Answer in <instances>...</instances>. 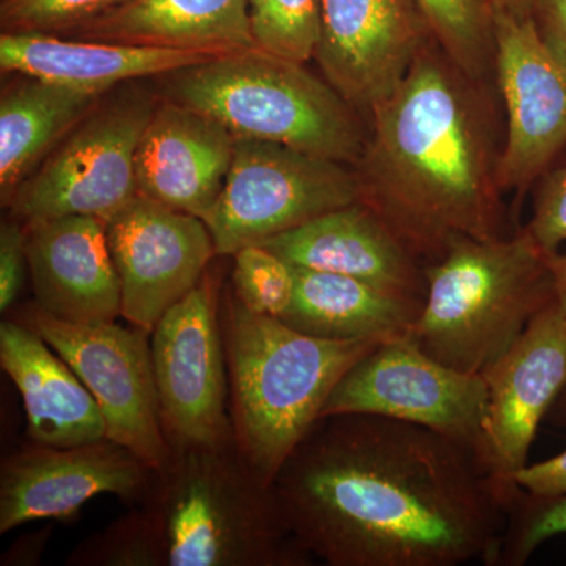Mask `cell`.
<instances>
[{
	"mask_svg": "<svg viewBox=\"0 0 566 566\" xmlns=\"http://www.w3.org/2000/svg\"><path fill=\"white\" fill-rule=\"evenodd\" d=\"M126 82L104 93L6 205L24 226L93 216L107 221L137 196L136 155L158 106L156 85Z\"/></svg>",
	"mask_w": 566,
	"mask_h": 566,
	"instance_id": "7",
	"label": "cell"
},
{
	"mask_svg": "<svg viewBox=\"0 0 566 566\" xmlns=\"http://www.w3.org/2000/svg\"><path fill=\"white\" fill-rule=\"evenodd\" d=\"M262 245L294 268L348 275L417 300L427 294V264L360 200L324 212Z\"/></svg>",
	"mask_w": 566,
	"mask_h": 566,
	"instance_id": "19",
	"label": "cell"
},
{
	"mask_svg": "<svg viewBox=\"0 0 566 566\" xmlns=\"http://www.w3.org/2000/svg\"><path fill=\"white\" fill-rule=\"evenodd\" d=\"M547 263L553 273L558 311L566 316V253L560 251L547 253Z\"/></svg>",
	"mask_w": 566,
	"mask_h": 566,
	"instance_id": "36",
	"label": "cell"
},
{
	"mask_svg": "<svg viewBox=\"0 0 566 566\" xmlns=\"http://www.w3.org/2000/svg\"><path fill=\"white\" fill-rule=\"evenodd\" d=\"M156 479V469L107 438L71 447L29 441L0 464V534L35 521L73 520L103 494L139 505Z\"/></svg>",
	"mask_w": 566,
	"mask_h": 566,
	"instance_id": "13",
	"label": "cell"
},
{
	"mask_svg": "<svg viewBox=\"0 0 566 566\" xmlns=\"http://www.w3.org/2000/svg\"><path fill=\"white\" fill-rule=\"evenodd\" d=\"M322 0H249L256 50L308 63L319 39Z\"/></svg>",
	"mask_w": 566,
	"mask_h": 566,
	"instance_id": "27",
	"label": "cell"
},
{
	"mask_svg": "<svg viewBox=\"0 0 566 566\" xmlns=\"http://www.w3.org/2000/svg\"><path fill=\"white\" fill-rule=\"evenodd\" d=\"M221 55L65 39L44 33H0V70L104 95L126 82L155 80Z\"/></svg>",
	"mask_w": 566,
	"mask_h": 566,
	"instance_id": "21",
	"label": "cell"
},
{
	"mask_svg": "<svg viewBox=\"0 0 566 566\" xmlns=\"http://www.w3.org/2000/svg\"><path fill=\"white\" fill-rule=\"evenodd\" d=\"M134 0H0V29L63 36Z\"/></svg>",
	"mask_w": 566,
	"mask_h": 566,
	"instance_id": "30",
	"label": "cell"
},
{
	"mask_svg": "<svg viewBox=\"0 0 566 566\" xmlns=\"http://www.w3.org/2000/svg\"><path fill=\"white\" fill-rule=\"evenodd\" d=\"M546 420L556 427H566V382L557 400L554 401L553 408L547 412Z\"/></svg>",
	"mask_w": 566,
	"mask_h": 566,
	"instance_id": "37",
	"label": "cell"
},
{
	"mask_svg": "<svg viewBox=\"0 0 566 566\" xmlns=\"http://www.w3.org/2000/svg\"><path fill=\"white\" fill-rule=\"evenodd\" d=\"M25 227L33 303L44 314L70 324L122 318L120 279L107 243L106 221L65 216Z\"/></svg>",
	"mask_w": 566,
	"mask_h": 566,
	"instance_id": "18",
	"label": "cell"
},
{
	"mask_svg": "<svg viewBox=\"0 0 566 566\" xmlns=\"http://www.w3.org/2000/svg\"><path fill=\"white\" fill-rule=\"evenodd\" d=\"M7 316L35 331L76 371L98 403L107 439L128 447L158 472L169 464L174 452L159 411L151 334L117 322H59L33 301Z\"/></svg>",
	"mask_w": 566,
	"mask_h": 566,
	"instance_id": "10",
	"label": "cell"
},
{
	"mask_svg": "<svg viewBox=\"0 0 566 566\" xmlns=\"http://www.w3.org/2000/svg\"><path fill=\"white\" fill-rule=\"evenodd\" d=\"M169 566H311L314 556L234 442L175 450L147 501Z\"/></svg>",
	"mask_w": 566,
	"mask_h": 566,
	"instance_id": "5",
	"label": "cell"
},
{
	"mask_svg": "<svg viewBox=\"0 0 566 566\" xmlns=\"http://www.w3.org/2000/svg\"><path fill=\"white\" fill-rule=\"evenodd\" d=\"M0 365L21 395L29 441L71 447L106 438L98 403L76 371L41 335L9 316L0 324Z\"/></svg>",
	"mask_w": 566,
	"mask_h": 566,
	"instance_id": "20",
	"label": "cell"
},
{
	"mask_svg": "<svg viewBox=\"0 0 566 566\" xmlns=\"http://www.w3.org/2000/svg\"><path fill=\"white\" fill-rule=\"evenodd\" d=\"M491 7H501L516 11H531L532 0H488Z\"/></svg>",
	"mask_w": 566,
	"mask_h": 566,
	"instance_id": "38",
	"label": "cell"
},
{
	"mask_svg": "<svg viewBox=\"0 0 566 566\" xmlns=\"http://www.w3.org/2000/svg\"><path fill=\"white\" fill-rule=\"evenodd\" d=\"M424 275L422 315L408 338L463 374H485L556 301L547 252L524 227L491 240H458Z\"/></svg>",
	"mask_w": 566,
	"mask_h": 566,
	"instance_id": "4",
	"label": "cell"
},
{
	"mask_svg": "<svg viewBox=\"0 0 566 566\" xmlns=\"http://www.w3.org/2000/svg\"><path fill=\"white\" fill-rule=\"evenodd\" d=\"M359 199L352 166L237 137L232 166L207 226L218 256H232Z\"/></svg>",
	"mask_w": 566,
	"mask_h": 566,
	"instance_id": "8",
	"label": "cell"
},
{
	"mask_svg": "<svg viewBox=\"0 0 566 566\" xmlns=\"http://www.w3.org/2000/svg\"><path fill=\"white\" fill-rule=\"evenodd\" d=\"M63 36L216 55L256 48L249 0H134Z\"/></svg>",
	"mask_w": 566,
	"mask_h": 566,
	"instance_id": "22",
	"label": "cell"
},
{
	"mask_svg": "<svg viewBox=\"0 0 566 566\" xmlns=\"http://www.w3.org/2000/svg\"><path fill=\"white\" fill-rule=\"evenodd\" d=\"M524 230L547 253L560 251L566 243V159L539 178Z\"/></svg>",
	"mask_w": 566,
	"mask_h": 566,
	"instance_id": "31",
	"label": "cell"
},
{
	"mask_svg": "<svg viewBox=\"0 0 566 566\" xmlns=\"http://www.w3.org/2000/svg\"><path fill=\"white\" fill-rule=\"evenodd\" d=\"M493 9L494 80L504 109L501 186L523 196L566 150V65L531 11Z\"/></svg>",
	"mask_w": 566,
	"mask_h": 566,
	"instance_id": "12",
	"label": "cell"
},
{
	"mask_svg": "<svg viewBox=\"0 0 566 566\" xmlns=\"http://www.w3.org/2000/svg\"><path fill=\"white\" fill-rule=\"evenodd\" d=\"M430 39L416 0H322L314 61L367 122Z\"/></svg>",
	"mask_w": 566,
	"mask_h": 566,
	"instance_id": "15",
	"label": "cell"
},
{
	"mask_svg": "<svg viewBox=\"0 0 566 566\" xmlns=\"http://www.w3.org/2000/svg\"><path fill=\"white\" fill-rule=\"evenodd\" d=\"M294 535L329 566H495L520 490L482 453L371 415L319 417L274 479Z\"/></svg>",
	"mask_w": 566,
	"mask_h": 566,
	"instance_id": "1",
	"label": "cell"
},
{
	"mask_svg": "<svg viewBox=\"0 0 566 566\" xmlns=\"http://www.w3.org/2000/svg\"><path fill=\"white\" fill-rule=\"evenodd\" d=\"M221 327L233 442L274 483L286 458L322 417L335 386L381 342L327 340L253 314L223 285Z\"/></svg>",
	"mask_w": 566,
	"mask_h": 566,
	"instance_id": "3",
	"label": "cell"
},
{
	"mask_svg": "<svg viewBox=\"0 0 566 566\" xmlns=\"http://www.w3.org/2000/svg\"><path fill=\"white\" fill-rule=\"evenodd\" d=\"M488 387L483 457L506 485L527 464L539 423L566 382V316L556 301L482 375Z\"/></svg>",
	"mask_w": 566,
	"mask_h": 566,
	"instance_id": "16",
	"label": "cell"
},
{
	"mask_svg": "<svg viewBox=\"0 0 566 566\" xmlns=\"http://www.w3.org/2000/svg\"><path fill=\"white\" fill-rule=\"evenodd\" d=\"M10 76L0 93L2 207L103 96L28 74Z\"/></svg>",
	"mask_w": 566,
	"mask_h": 566,
	"instance_id": "24",
	"label": "cell"
},
{
	"mask_svg": "<svg viewBox=\"0 0 566 566\" xmlns=\"http://www.w3.org/2000/svg\"><path fill=\"white\" fill-rule=\"evenodd\" d=\"M229 286L253 314L282 318L294 296V270L262 244L245 245L232 256Z\"/></svg>",
	"mask_w": 566,
	"mask_h": 566,
	"instance_id": "28",
	"label": "cell"
},
{
	"mask_svg": "<svg viewBox=\"0 0 566 566\" xmlns=\"http://www.w3.org/2000/svg\"><path fill=\"white\" fill-rule=\"evenodd\" d=\"M513 482L527 494L539 499L566 495V450L542 463L526 464L513 474Z\"/></svg>",
	"mask_w": 566,
	"mask_h": 566,
	"instance_id": "33",
	"label": "cell"
},
{
	"mask_svg": "<svg viewBox=\"0 0 566 566\" xmlns=\"http://www.w3.org/2000/svg\"><path fill=\"white\" fill-rule=\"evenodd\" d=\"M294 296L281 322L327 340L385 342L406 338L424 300L387 292L348 275L294 268Z\"/></svg>",
	"mask_w": 566,
	"mask_h": 566,
	"instance_id": "23",
	"label": "cell"
},
{
	"mask_svg": "<svg viewBox=\"0 0 566 566\" xmlns=\"http://www.w3.org/2000/svg\"><path fill=\"white\" fill-rule=\"evenodd\" d=\"M237 137L221 122L159 99L136 155L137 193L207 222L232 166Z\"/></svg>",
	"mask_w": 566,
	"mask_h": 566,
	"instance_id": "17",
	"label": "cell"
},
{
	"mask_svg": "<svg viewBox=\"0 0 566 566\" xmlns=\"http://www.w3.org/2000/svg\"><path fill=\"white\" fill-rule=\"evenodd\" d=\"M532 14L547 46L566 65V0H532Z\"/></svg>",
	"mask_w": 566,
	"mask_h": 566,
	"instance_id": "34",
	"label": "cell"
},
{
	"mask_svg": "<svg viewBox=\"0 0 566 566\" xmlns=\"http://www.w3.org/2000/svg\"><path fill=\"white\" fill-rule=\"evenodd\" d=\"M558 535H566V495L539 499L520 488L506 510L495 566H523L539 545Z\"/></svg>",
	"mask_w": 566,
	"mask_h": 566,
	"instance_id": "29",
	"label": "cell"
},
{
	"mask_svg": "<svg viewBox=\"0 0 566 566\" xmlns=\"http://www.w3.org/2000/svg\"><path fill=\"white\" fill-rule=\"evenodd\" d=\"M69 566H169L166 539L150 506L139 504L109 526L82 539Z\"/></svg>",
	"mask_w": 566,
	"mask_h": 566,
	"instance_id": "26",
	"label": "cell"
},
{
	"mask_svg": "<svg viewBox=\"0 0 566 566\" xmlns=\"http://www.w3.org/2000/svg\"><path fill=\"white\" fill-rule=\"evenodd\" d=\"M52 526L40 528L32 534L22 535L0 557L2 566H35L41 564L48 542L51 538Z\"/></svg>",
	"mask_w": 566,
	"mask_h": 566,
	"instance_id": "35",
	"label": "cell"
},
{
	"mask_svg": "<svg viewBox=\"0 0 566 566\" xmlns=\"http://www.w3.org/2000/svg\"><path fill=\"white\" fill-rule=\"evenodd\" d=\"M495 82L475 80L428 40L401 84L367 120L353 169L374 208L424 264L463 238L506 237L504 109Z\"/></svg>",
	"mask_w": 566,
	"mask_h": 566,
	"instance_id": "2",
	"label": "cell"
},
{
	"mask_svg": "<svg viewBox=\"0 0 566 566\" xmlns=\"http://www.w3.org/2000/svg\"><path fill=\"white\" fill-rule=\"evenodd\" d=\"M106 234L120 279L122 318L148 334L218 256L207 222L139 193L107 219Z\"/></svg>",
	"mask_w": 566,
	"mask_h": 566,
	"instance_id": "14",
	"label": "cell"
},
{
	"mask_svg": "<svg viewBox=\"0 0 566 566\" xmlns=\"http://www.w3.org/2000/svg\"><path fill=\"white\" fill-rule=\"evenodd\" d=\"M153 81L161 98L210 115L234 137L274 142L352 167L363 156L367 122L307 63L255 48Z\"/></svg>",
	"mask_w": 566,
	"mask_h": 566,
	"instance_id": "6",
	"label": "cell"
},
{
	"mask_svg": "<svg viewBox=\"0 0 566 566\" xmlns=\"http://www.w3.org/2000/svg\"><path fill=\"white\" fill-rule=\"evenodd\" d=\"M29 274L28 227L7 216L0 223V312L9 314Z\"/></svg>",
	"mask_w": 566,
	"mask_h": 566,
	"instance_id": "32",
	"label": "cell"
},
{
	"mask_svg": "<svg viewBox=\"0 0 566 566\" xmlns=\"http://www.w3.org/2000/svg\"><path fill=\"white\" fill-rule=\"evenodd\" d=\"M222 292L221 274L210 266L150 335L159 411L172 452L233 442Z\"/></svg>",
	"mask_w": 566,
	"mask_h": 566,
	"instance_id": "9",
	"label": "cell"
},
{
	"mask_svg": "<svg viewBox=\"0 0 566 566\" xmlns=\"http://www.w3.org/2000/svg\"><path fill=\"white\" fill-rule=\"evenodd\" d=\"M486 408L482 375L438 363L406 337L379 344L357 360L327 398L322 417H389L430 428L483 455Z\"/></svg>",
	"mask_w": 566,
	"mask_h": 566,
	"instance_id": "11",
	"label": "cell"
},
{
	"mask_svg": "<svg viewBox=\"0 0 566 566\" xmlns=\"http://www.w3.org/2000/svg\"><path fill=\"white\" fill-rule=\"evenodd\" d=\"M428 31L475 80L495 82L493 9L488 0H416Z\"/></svg>",
	"mask_w": 566,
	"mask_h": 566,
	"instance_id": "25",
	"label": "cell"
}]
</instances>
